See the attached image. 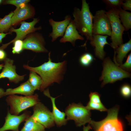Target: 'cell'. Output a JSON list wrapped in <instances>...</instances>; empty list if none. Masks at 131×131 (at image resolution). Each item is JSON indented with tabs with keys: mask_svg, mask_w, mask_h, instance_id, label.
<instances>
[{
	"mask_svg": "<svg viewBox=\"0 0 131 131\" xmlns=\"http://www.w3.org/2000/svg\"><path fill=\"white\" fill-rule=\"evenodd\" d=\"M50 53L49 54L48 61L38 66L32 67L27 65L23 66L25 69L34 72L39 75L42 80L40 89L41 91L54 82L60 83L63 79L66 70V61L58 63L52 62L50 57Z\"/></svg>",
	"mask_w": 131,
	"mask_h": 131,
	"instance_id": "1",
	"label": "cell"
},
{
	"mask_svg": "<svg viewBox=\"0 0 131 131\" xmlns=\"http://www.w3.org/2000/svg\"><path fill=\"white\" fill-rule=\"evenodd\" d=\"M73 15L74 18L73 21L79 33L84 36L87 40L90 41L93 35V16L85 0H82L81 10L76 7L74 8Z\"/></svg>",
	"mask_w": 131,
	"mask_h": 131,
	"instance_id": "2",
	"label": "cell"
},
{
	"mask_svg": "<svg viewBox=\"0 0 131 131\" xmlns=\"http://www.w3.org/2000/svg\"><path fill=\"white\" fill-rule=\"evenodd\" d=\"M119 107L116 106L107 109V115L98 122L91 120L89 123L94 131H123V125L118 117Z\"/></svg>",
	"mask_w": 131,
	"mask_h": 131,
	"instance_id": "3",
	"label": "cell"
},
{
	"mask_svg": "<svg viewBox=\"0 0 131 131\" xmlns=\"http://www.w3.org/2000/svg\"><path fill=\"white\" fill-rule=\"evenodd\" d=\"M103 70L99 80L102 81L101 87L108 83H113L123 78H130L131 74L124 70L113 63L109 57L104 58L102 63Z\"/></svg>",
	"mask_w": 131,
	"mask_h": 131,
	"instance_id": "4",
	"label": "cell"
},
{
	"mask_svg": "<svg viewBox=\"0 0 131 131\" xmlns=\"http://www.w3.org/2000/svg\"><path fill=\"white\" fill-rule=\"evenodd\" d=\"M6 101L10 107V113L16 115H18L22 111L33 106L40 102L38 96L37 94L25 96L15 94L9 95L6 98Z\"/></svg>",
	"mask_w": 131,
	"mask_h": 131,
	"instance_id": "5",
	"label": "cell"
},
{
	"mask_svg": "<svg viewBox=\"0 0 131 131\" xmlns=\"http://www.w3.org/2000/svg\"><path fill=\"white\" fill-rule=\"evenodd\" d=\"M65 113L67 120H74L77 127L84 126L91 121L90 110L81 103L70 104L66 108Z\"/></svg>",
	"mask_w": 131,
	"mask_h": 131,
	"instance_id": "6",
	"label": "cell"
},
{
	"mask_svg": "<svg viewBox=\"0 0 131 131\" xmlns=\"http://www.w3.org/2000/svg\"><path fill=\"white\" fill-rule=\"evenodd\" d=\"M119 9H113L106 12L109 20L111 27L110 36L112 42L110 45L114 50L123 43V34L125 31L119 16Z\"/></svg>",
	"mask_w": 131,
	"mask_h": 131,
	"instance_id": "7",
	"label": "cell"
},
{
	"mask_svg": "<svg viewBox=\"0 0 131 131\" xmlns=\"http://www.w3.org/2000/svg\"><path fill=\"white\" fill-rule=\"evenodd\" d=\"M106 11L101 9L97 11L93 19L92 33L94 35L99 34L110 36L111 27Z\"/></svg>",
	"mask_w": 131,
	"mask_h": 131,
	"instance_id": "8",
	"label": "cell"
},
{
	"mask_svg": "<svg viewBox=\"0 0 131 131\" xmlns=\"http://www.w3.org/2000/svg\"><path fill=\"white\" fill-rule=\"evenodd\" d=\"M33 107V113L31 116L33 118L45 128H50L54 126L52 112L43 104L39 102Z\"/></svg>",
	"mask_w": 131,
	"mask_h": 131,
	"instance_id": "9",
	"label": "cell"
},
{
	"mask_svg": "<svg viewBox=\"0 0 131 131\" xmlns=\"http://www.w3.org/2000/svg\"><path fill=\"white\" fill-rule=\"evenodd\" d=\"M30 114V111H25L20 115H16L11 114L8 110L5 118V122L0 128V131H18L20 124L31 115Z\"/></svg>",
	"mask_w": 131,
	"mask_h": 131,
	"instance_id": "10",
	"label": "cell"
},
{
	"mask_svg": "<svg viewBox=\"0 0 131 131\" xmlns=\"http://www.w3.org/2000/svg\"><path fill=\"white\" fill-rule=\"evenodd\" d=\"M39 20L37 18H34L33 21L30 22L23 21L21 23V25L18 28L15 29L11 28V32H15L16 36L14 39L9 42L3 44L1 47L2 49H5L9 44L15 41L23 39L26 35L31 33L37 30L40 29L41 28L40 27L38 28L35 27L36 24L38 22Z\"/></svg>",
	"mask_w": 131,
	"mask_h": 131,
	"instance_id": "11",
	"label": "cell"
},
{
	"mask_svg": "<svg viewBox=\"0 0 131 131\" xmlns=\"http://www.w3.org/2000/svg\"><path fill=\"white\" fill-rule=\"evenodd\" d=\"M45 43L42 37L39 33H35L23 41V49L32 50L36 52H47Z\"/></svg>",
	"mask_w": 131,
	"mask_h": 131,
	"instance_id": "12",
	"label": "cell"
},
{
	"mask_svg": "<svg viewBox=\"0 0 131 131\" xmlns=\"http://www.w3.org/2000/svg\"><path fill=\"white\" fill-rule=\"evenodd\" d=\"M3 69L0 73V79L7 78L9 81L15 83H18L23 80L25 75H20L16 72V67L13 65L14 61L10 59L5 58L4 60Z\"/></svg>",
	"mask_w": 131,
	"mask_h": 131,
	"instance_id": "13",
	"label": "cell"
},
{
	"mask_svg": "<svg viewBox=\"0 0 131 131\" xmlns=\"http://www.w3.org/2000/svg\"><path fill=\"white\" fill-rule=\"evenodd\" d=\"M71 19V17L69 15H66L65 19L61 21H55L51 18L49 19V22L52 27V31L49 37H51L52 42L56 41L58 37L63 36Z\"/></svg>",
	"mask_w": 131,
	"mask_h": 131,
	"instance_id": "14",
	"label": "cell"
},
{
	"mask_svg": "<svg viewBox=\"0 0 131 131\" xmlns=\"http://www.w3.org/2000/svg\"><path fill=\"white\" fill-rule=\"evenodd\" d=\"M108 36L106 35L93 34L92 39L90 41V44L94 48L95 56L101 60H104L106 54L104 50V46L106 44L110 45L107 40Z\"/></svg>",
	"mask_w": 131,
	"mask_h": 131,
	"instance_id": "15",
	"label": "cell"
},
{
	"mask_svg": "<svg viewBox=\"0 0 131 131\" xmlns=\"http://www.w3.org/2000/svg\"><path fill=\"white\" fill-rule=\"evenodd\" d=\"M83 40L84 38L79 34L73 20L71 19L66 30L64 36L59 40L60 43L70 42L74 46L77 40Z\"/></svg>",
	"mask_w": 131,
	"mask_h": 131,
	"instance_id": "16",
	"label": "cell"
},
{
	"mask_svg": "<svg viewBox=\"0 0 131 131\" xmlns=\"http://www.w3.org/2000/svg\"><path fill=\"white\" fill-rule=\"evenodd\" d=\"M43 91L44 95L50 98L51 100L52 107V113L55 123L59 127L66 125L67 120L65 117L66 116L65 113L59 110L55 104V99L57 97L54 98L51 96L48 89L44 90Z\"/></svg>",
	"mask_w": 131,
	"mask_h": 131,
	"instance_id": "17",
	"label": "cell"
},
{
	"mask_svg": "<svg viewBox=\"0 0 131 131\" xmlns=\"http://www.w3.org/2000/svg\"><path fill=\"white\" fill-rule=\"evenodd\" d=\"M34 14V10L26 5L16 8L11 18V25H15L22 20L31 17Z\"/></svg>",
	"mask_w": 131,
	"mask_h": 131,
	"instance_id": "18",
	"label": "cell"
},
{
	"mask_svg": "<svg viewBox=\"0 0 131 131\" xmlns=\"http://www.w3.org/2000/svg\"><path fill=\"white\" fill-rule=\"evenodd\" d=\"M35 90L27 80L19 86L13 89L8 88L5 92V96L15 94H20L25 96L33 95Z\"/></svg>",
	"mask_w": 131,
	"mask_h": 131,
	"instance_id": "19",
	"label": "cell"
},
{
	"mask_svg": "<svg viewBox=\"0 0 131 131\" xmlns=\"http://www.w3.org/2000/svg\"><path fill=\"white\" fill-rule=\"evenodd\" d=\"M131 50V39L126 43L120 45L114 50V57H115L114 63L119 66L123 63L124 58Z\"/></svg>",
	"mask_w": 131,
	"mask_h": 131,
	"instance_id": "20",
	"label": "cell"
},
{
	"mask_svg": "<svg viewBox=\"0 0 131 131\" xmlns=\"http://www.w3.org/2000/svg\"><path fill=\"white\" fill-rule=\"evenodd\" d=\"M25 121L23 128L18 131H46L44 127L35 120L31 115Z\"/></svg>",
	"mask_w": 131,
	"mask_h": 131,
	"instance_id": "21",
	"label": "cell"
},
{
	"mask_svg": "<svg viewBox=\"0 0 131 131\" xmlns=\"http://www.w3.org/2000/svg\"><path fill=\"white\" fill-rule=\"evenodd\" d=\"M118 15L125 31H127L131 28V13L121 8L119 10Z\"/></svg>",
	"mask_w": 131,
	"mask_h": 131,
	"instance_id": "22",
	"label": "cell"
},
{
	"mask_svg": "<svg viewBox=\"0 0 131 131\" xmlns=\"http://www.w3.org/2000/svg\"><path fill=\"white\" fill-rule=\"evenodd\" d=\"M28 81L35 90H40L42 84V80L40 76L36 73L30 71Z\"/></svg>",
	"mask_w": 131,
	"mask_h": 131,
	"instance_id": "23",
	"label": "cell"
},
{
	"mask_svg": "<svg viewBox=\"0 0 131 131\" xmlns=\"http://www.w3.org/2000/svg\"><path fill=\"white\" fill-rule=\"evenodd\" d=\"M14 12L10 13L3 18L0 19V33L6 31L11 25V19Z\"/></svg>",
	"mask_w": 131,
	"mask_h": 131,
	"instance_id": "24",
	"label": "cell"
},
{
	"mask_svg": "<svg viewBox=\"0 0 131 131\" xmlns=\"http://www.w3.org/2000/svg\"><path fill=\"white\" fill-rule=\"evenodd\" d=\"M94 59L92 55L89 53H84L80 57L79 62L82 66L87 67L90 66Z\"/></svg>",
	"mask_w": 131,
	"mask_h": 131,
	"instance_id": "25",
	"label": "cell"
},
{
	"mask_svg": "<svg viewBox=\"0 0 131 131\" xmlns=\"http://www.w3.org/2000/svg\"><path fill=\"white\" fill-rule=\"evenodd\" d=\"M103 1L106 4L109 10L113 9H119L121 8L123 0H103Z\"/></svg>",
	"mask_w": 131,
	"mask_h": 131,
	"instance_id": "26",
	"label": "cell"
},
{
	"mask_svg": "<svg viewBox=\"0 0 131 131\" xmlns=\"http://www.w3.org/2000/svg\"><path fill=\"white\" fill-rule=\"evenodd\" d=\"M86 107L90 110H96L100 111H107V110L102 103H96L89 101L87 103Z\"/></svg>",
	"mask_w": 131,
	"mask_h": 131,
	"instance_id": "27",
	"label": "cell"
},
{
	"mask_svg": "<svg viewBox=\"0 0 131 131\" xmlns=\"http://www.w3.org/2000/svg\"><path fill=\"white\" fill-rule=\"evenodd\" d=\"M120 93L124 98H129L131 95V87L130 85L127 84L123 85L121 88Z\"/></svg>",
	"mask_w": 131,
	"mask_h": 131,
	"instance_id": "28",
	"label": "cell"
},
{
	"mask_svg": "<svg viewBox=\"0 0 131 131\" xmlns=\"http://www.w3.org/2000/svg\"><path fill=\"white\" fill-rule=\"evenodd\" d=\"M14 45L12 48V52L13 54L20 53L23 49V41L18 40L14 42Z\"/></svg>",
	"mask_w": 131,
	"mask_h": 131,
	"instance_id": "29",
	"label": "cell"
},
{
	"mask_svg": "<svg viewBox=\"0 0 131 131\" xmlns=\"http://www.w3.org/2000/svg\"><path fill=\"white\" fill-rule=\"evenodd\" d=\"M29 1L28 0H9L6 1L5 3L14 5L18 8L25 6Z\"/></svg>",
	"mask_w": 131,
	"mask_h": 131,
	"instance_id": "30",
	"label": "cell"
},
{
	"mask_svg": "<svg viewBox=\"0 0 131 131\" xmlns=\"http://www.w3.org/2000/svg\"><path fill=\"white\" fill-rule=\"evenodd\" d=\"M122 69L128 72H131V53L128 55L126 60L123 64L119 66Z\"/></svg>",
	"mask_w": 131,
	"mask_h": 131,
	"instance_id": "31",
	"label": "cell"
},
{
	"mask_svg": "<svg viewBox=\"0 0 131 131\" xmlns=\"http://www.w3.org/2000/svg\"><path fill=\"white\" fill-rule=\"evenodd\" d=\"M100 97V95L97 92H91L89 95L90 101L94 103H101Z\"/></svg>",
	"mask_w": 131,
	"mask_h": 131,
	"instance_id": "32",
	"label": "cell"
},
{
	"mask_svg": "<svg viewBox=\"0 0 131 131\" xmlns=\"http://www.w3.org/2000/svg\"><path fill=\"white\" fill-rule=\"evenodd\" d=\"M121 7L123 10L131 11V0H123L122 3Z\"/></svg>",
	"mask_w": 131,
	"mask_h": 131,
	"instance_id": "33",
	"label": "cell"
},
{
	"mask_svg": "<svg viewBox=\"0 0 131 131\" xmlns=\"http://www.w3.org/2000/svg\"><path fill=\"white\" fill-rule=\"evenodd\" d=\"M6 54L3 49H0V60L4 59L5 58Z\"/></svg>",
	"mask_w": 131,
	"mask_h": 131,
	"instance_id": "34",
	"label": "cell"
},
{
	"mask_svg": "<svg viewBox=\"0 0 131 131\" xmlns=\"http://www.w3.org/2000/svg\"><path fill=\"white\" fill-rule=\"evenodd\" d=\"M92 129L91 127L90 124L89 123L87 126H83V131H89V130Z\"/></svg>",
	"mask_w": 131,
	"mask_h": 131,
	"instance_id": "35",
	"label": "cell"
},
{
	"mask_svg": "<svg viewBox=\"0 0 131 131\" xmlns=\"http://www.w3.org/2000/svg\"><path fill=\"white\" fill-rule=\"evenodd\" d=\"M8 33H0V43L2 42V39L5 37Z\"/></svg>",
	"mask_w": 131,
	"mask_h": 131,
	"instance_id": "36",
	"label": "cell"
},
{
	"mask_svg": "<svg viewBox=\"0 0 131 131\" xmlns=\"http://www.w3.org/2000/svg\"><path fill=\"white\" fill-rule=\"evenodd\" d=\"M4 90L2 88H0V98L5 96Z\"/></svg>",
	"mask_w": 131,
	"mask_h": 131,
	"instance_id": "37",
	"label": "cell"
},
{
	"mask_svg": "<svg viewBox=\"0 0 131 131\" xmlns=\"http://www.w3.org/2000/svg\"><path fill=\"white\" fill-rule=\"evenodd\" d=\"M4 64H0V70L2 69L4 66Z\"/></svg>",
	"mask_w": 131,
	"mask_h": 131,
	"instance_id": "38",
	"label": "cell"
},
{
	"mask_svg": "<svg viewBox=\"0 0 131 131\" xmlns=\"http://www.w3.org/2000/svg\"><path fill=\"white\" fill-rule=\"evenodd\" d=\"M2 1V0H0V3Z\"/></svg>",
	"mask_w": 131,
	"mask_h": 131,
	"instance_id": "39",
	"label": "cell"
}]
</instances>
